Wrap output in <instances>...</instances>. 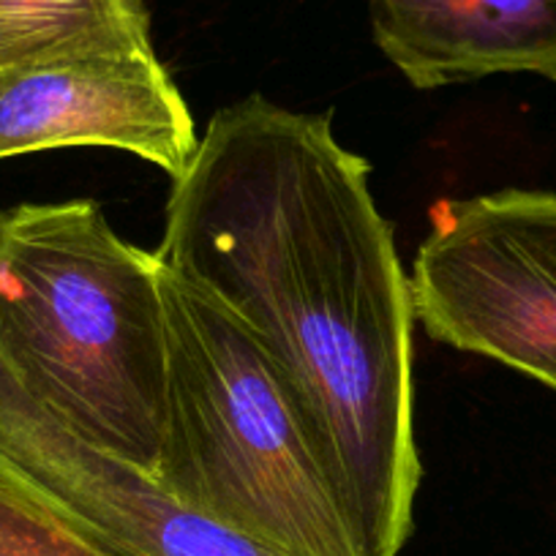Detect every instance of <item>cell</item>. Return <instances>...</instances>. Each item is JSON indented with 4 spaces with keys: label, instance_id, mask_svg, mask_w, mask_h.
<instances>
[{
    "label": "cell",
    "instance_id": "obj_4",
    "mask_svg": "<svg viewBox=\"0 0 556 556\" xmlns=\"http://www.w3.org/2000/svg\"><path fill=\"white\" fill-rule=\"evenodd\" d=\"M409 287L431 339L556 393V191L437 202Z\"/></svg>",
    "mask_w": 556,
    "mask_h": 556
},
{
    "label": "cell",
    "instance_id": "obj_9",
    "mask_svg": "<svg viewBox=\"0 0 556 556\" xmlns=\"http://www.w3.org/2000/svg\"><path fill=\"white\" fill-rule=\"evenodd\" d=\"M0 556H117L99 540L85 534L14 491L0 483Z\"/></svg>",
    "mask_w": 556,
    "mask_h": 556
},
{
    "label": "cell",
    "instance_id": "obj_7",
    "mask_svg": "<svg viewBox=\"0 0 556 556\" xmlns=\"http://www.w3.org/2000/svg\"><path fill=\"white\" fill-rule=\"evenodd\" d=\"M374 41L415 88L556 79V0H368Z\"/></svg>",
    "mask_w": 556,
    "mask_h": 556
},
{
    "label": "cell",
    "instance_id": "obj_1",
    "mask_svg": "<svg viewBox=\"0 0 556 556\" xmlns=\"http://www.w3.org/2000/svg\"><path fill=\"white\" fill-rule=\"evenodd\" d=\"M371 167L330 115L222 106L173 180L156 256L251 330L295 404L366 556L415 527L412 287Z\"/></svg>",
    "mask_w": 556,
    "mask_h": 556
},
{
    "label": "cell",
    "instance_id": "obj_2",
    "mask_svg": "<svg viewBox=\"0 0 556 556\" xmlns=\"http://www.w3.org/2000/svg\"><path fill=\"white\" fill-rule=\"evenodd\" d=\"M0 344L101 451L156 472L167 399L159 256L93 200L0 211Z\"/></svg>",
    "mask_w": 556,
    "mask_h": 556
},
{
    "label": "cell",
    "instance_id": "obj_8",
    "mask_svg": "<svg viewBox=\"0 0 556 556\" xmlns=\"http://www.w3.org/2000/svg\"><path fill=\"white\" fill-rule=\"evenodd\" d=\"M123 52H156L146 0H0V72Z\"/></svg>",
    "mask_w": 556,
    "mask_h": 556
},
{
    "label": "cell",
    "instance_id": "obj_6",
    "mask_svg": "<svg viewBox=\"0 0 556 556\" xmlns=\"http://www.w3.org/2000/svg\"><path fill=\"white\" fill-rule=\"evenodd\" d=\"M197 146L194 115L156 52L66 58L0 72V159L112 148L178 180Z\"/></svg>",
    "mask_w": 556,
    "mask_h": 556
},
{
    "label": "cell",
    "instance_id": "obj_3",
    "mask_svg": "<svg viewBox=\"0 0 556 556\" xmlns=\"http://www.w3.org/2000/svg\"><path fill=\"white\" fill-rule=\"evenodd\" d=\"M159 292L167 399L153 478L276 556H366L260 341L162 260Z\"/></svg>",
    "mask_w": 556,
    "mask_h": 556
},
{
    "label": "cell",
    "instance_id": "obj_5",
    "mask_svg": "<svg viewBox=\"0 0 556 556\" xmlns=\"http://www.w3.org/2000/svg\"><path fill=\"white\" fill-rule=\"evenodd\" d=\"M0 483L117 556H276L175 500L151 472L85 440L0 344Z\"/></svg>",
    "mask_w": 556,
    "mask_h": 556
}]
</instances>
